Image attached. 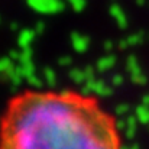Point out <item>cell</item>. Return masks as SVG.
<instances>
[{"mask_svg":"<svg viewBox=\"0 0 149 149\" xmlns=\"http://www.w3.org/2000/svg\"><path fill=\"white\" fill-rule=\"evenodd\" d=\"M0 149H123L116 117L77 90H22L0 116Z\"/></svg>","mask_w":149,"mask_h":149,"instance_id":"1","label":"cell"}]
</instances>
